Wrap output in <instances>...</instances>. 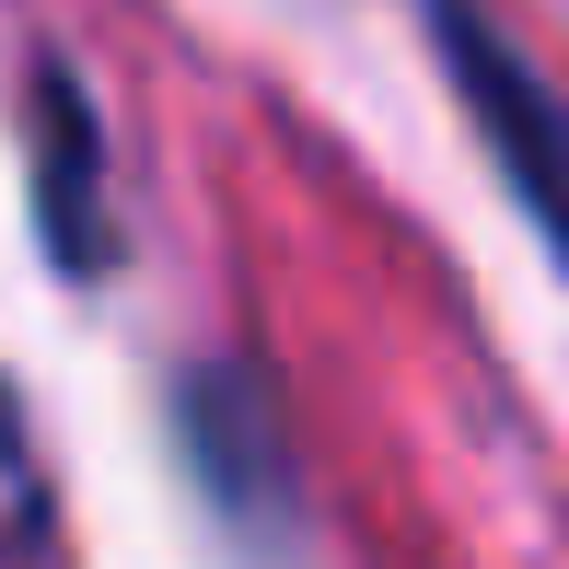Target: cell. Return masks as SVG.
I'll use <instances>...</instances> for the list:
<instances>
[{"instance_id": "obj_1", "label": "cell", "mask_w": 569, "mask_h": 569, "mask_svg": "<svg viewBox=\"0 0 569 569\" xmlns=\"http://www.w3.org/2000/svg\"><path fill=\"white\" fill-rule=\"evenodd\" d=\"M430 23H442V59L465 82V106L488 117V140H500V174L511 198H523L535 221H547V174H558V128H547V93H535V70L500 47V23L465 12V0H430Z\"/></svg>"}, {"instance_id": "obj_2", "label": "cell", "mask_w": 569, "mask_h": 569, "mask_svg": "<svg viewBox=\"0 0 569 569\" xmlns=\"http://www.w3.org/2000/svg\"><path fill=\"white\" fill-rule=\"evenodd\" d=\"M36 210H47V244H59L70 279H93L117 256V221H106V128L70 93V70H36Z\"/></svg>"}, {"instance_id": "obj_3", "label": "cell", "mask_w": 569, "mask_h": 569, "mask_svg": "<svg viewBox=\"0 0 569 569\" xmlns=\"http://www.w3.org/2000/svg\"><path fill=\"white\" fill-rule=\"evenodd\" d=\"M47 547V465L23 442V407L0 396V558H36Z\"/></svg>"}]
</instances>
